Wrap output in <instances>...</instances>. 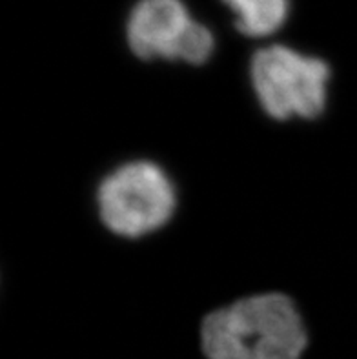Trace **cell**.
Listing matches in <instances>:
<instances>
[{"instance_id": "obj_1", "label": "cell", "mask_w": 357, "mask_h": 359, "mask_svg": "<svg viewBox=\"0 0 357 359\" xmlns=\"http://www.w3.org/2000/svg\"><path fill=\"white\" fill-rule=\"evenodd\" d=\"M201 339L208 359H301L308 343L294 301L276 292L246 297L206 316Z\"/></svg>"}, {"instance_id": "obj_2", "label": "cell", "mask_w": 357, "mask_h": 359, "mask_svg": "<svg viewBox=\"0 0 357 359\" xmlns=\"http://www.w3.org/2000/svg\"><path fill=\"white\" fill-rule=\"evenodd\" d=\"M250 77L262 109L277 121L316 118L326 104L330 68L325 60L274 44L255 51Z\"/></svg>"}, {"instance_id": "obj_3", "label": "cell", "mask_w": 357, "mask_h": 359, "mask_svg": "<svg viewBox=\"0 0 357 359\" xmlns=\"http://www.w3.org/2000/svg\"><path fill=\"white\" fill-rule=\"evenodd\" d=\"M99 214L106 228L122 237H142L172 219L175 188L161 166L135 161L109 173L97 194Z\"/></svg>"}, {"instance_id": "obj_4", "label": "cell", "mask_w": 357, "mask_h": 359, "mask_svg": "<svg viewBox=\"0 0 357 359\" xmlns=\"http://www.w3.org/2000/svg\"><path fill=\"white\" fill-rule=\"evenodd\" d=\"M128 44L142 60H184L201 66L213 55L215 39L195 22L182 0H139L126 26Z\"/></svg>"}, {"instance_id": "obj_5", "label": "cell", "mask_w": 357, "mask_h": 359, "mask_svg": "<svg viewBox=\"0 0 357 359\" xmlns=\"http://www.w3.org/2000/svg\"><path fill=\"white\" fill-rule=\"evenodd\" d=\"M236 13V26L243 35L261 39L276 33L286 22L290 0H222Z\"/></svg>"}]
</instances>
